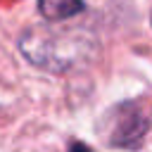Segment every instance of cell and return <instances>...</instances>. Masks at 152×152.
Wrapping results in <instances>:
<instances>
[{
    "instance_id": "obj_1",
    "label": "cell",
    "mask_w": 152,
    "mask_h": 152,
    "mask_svg": "<svg viewBox=\"0 0 152 152\" xmlns=\"http://www.w3.org/2000/svg\"><path fill=\"white\" fill-rule=\"evenodd\" d=\"M17 48L26 62L52 74H62L93 62L100 50L97 38L86 28L55 26V21L28 26L19 36Z\"/></svg>"
},
{
    "instance_id": "obj_2",
    "label": "cell",
    "mask_w": 152,
    "mask_h": 152,
    "mask_svg": "<svg viewBox=\"0 0 152 152\" xmlns=\"http://www.w3.org/2000/svg\"><path fill=\"white\" fill-rule=\"evenodd\" d=\"M150 131V116L135 102H121L112 107L100 121V135L107 145L121 150H135L142 145Z\"/></svg>"
},
{
    "instance_id": "obj_3",
    "label": "cell",
    "mask_w": 152,
    "mask_h": 152,
    "mask_svg": "<svg viewBox=\"0 0 152 152\" xmlns=\"http://www.w3.org/2000/svg\"><path fill=\"white\" fill-rule=\"evenodd\" d=\"M38 12L48 21H66L86 12V2L83 0H38Z\"/></svg>"
},
{
    "instance_id": "obj_4",
    "label": "cell",
    "mask_w": 152,
    "mask_h": 152,
    "mask_svg": "<svg viewBox=\"0 0 152 152\" xmlns=\"http://www.w3.org/2000/svg\"><path fill=\"white\" fill-rule=\"evenodd\" d=\"M69 152H93L86 142H81V140H71L69 142Z\"/></svg>"
},
{
    "instance_id": "obj_5",
    "label": "cell",
    "mask_w": 152,
    "mask_h": 152,
    "mask_svg": "<svg viewBox=\"0 0 152 152\" xmlns=\"http://www.w3.org/2000/svg\"><path fill=\"white\" fill-rule=\"evenodd\" d=\"M150 19H152V14H150Z\"/></svg>"
}]
</instances>
